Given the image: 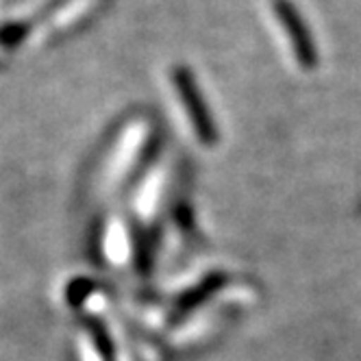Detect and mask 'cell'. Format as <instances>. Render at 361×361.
I'll list each match as a JSON object with an SVG mask.
<instances>
[{
  "instance_id": "1",
  "label": "cell",
  "mask_w": 361,
  "mask_h": 361,
  "mask_svg": "<svg viewBox=\"0 0 361 361\" xmlns=\"http://www.w3.org/2000/svg\"><path fill=\"white\" fill-rule=\"evenodd\" d=\"M274 13H276V18H279V22L283 24V27L288 29L292 48H294L296 57L300 59V63L307 66V68L314 66V61H316L314 44H312V37H309V33L305 29L300 16L296 13V9L288 3V0H276Z\"/></svg>"
},
{
  "instance_id": "2",
  "label": "cell",
  "mask_w": 361,
  "mask_h": 361,
  "mask_svg": "<svg viewBox=\"0 0 361 361\" xmlns=\"http://www.w3.org/2000/svg\"><path fill=\"white\" fill-rule=\"evenodd\" d=\"M174 83H176V90L180 92V96H183V102H185V107H188V114L196 126V131L200 135L202 142H216V126H212V120L207 116V109H204L202 105V100L198 98V90L194 87L192 83V76L183 70H178L174 74Z\"/></svg>"
}]
</instances>
